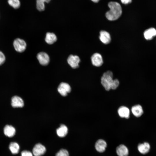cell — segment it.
Here are the masks:
<instances>
[{
  "label": "cell",
  "mask_w": 156,
  "mask_h": 156,
  "mask_svg": "<svg viewBox=\"0 0 156 156\" xmlns=\"http://www.w3.org/2000/svg\"><path fill=\"white\" fill-rule=\"evenodd\" d=\"M110 10L105 14L106 18L109 20L114 21L118 19L121 16L122 9L119 3L114 1H111L108 4Z\"/></svg>",
  "instance_id": "1"
},
{
  "label": "cell",
  "mask_w": 156,
  "mask_h": 156,
  "mask_svg": "<svg viewBox=\"0 0 156 156\" xmlns=\"http://www.w3.org/2000/svg\"><path fill=\"white\" fill-rule=\"evenodd\" d=\"M113 74L110 70L104 73L101 79V83L105 90L109 91L111 89L112 83L113 80Z\"/></svg>",
  "instance_id": "2"
},
{
  "label": "cell",
  "mask_w": 156,
  "mask_h": 156,
  "mask_svg": "<svg viewBox=\"0 0 156 156\" xmlns=\"http://www.w3.org/2000/svg\"><path fill=\"white\" fill-rule=\"evenodd\" d=\"M13 45L15 50L19 52H23L26 47V44L25 41L19 38L14 41Z\"/></svg>",
  "instance_id": "3"
},
{
  "label": "cell",
  "mask_w": 156,
  "mask_h": 156,
  "mask_svg": "<svg viewBox=\"0 0 156 156\" xmlns=\"http://www.w3.org/2000/svg\"><path fill=\"white\" fill-rule=\"evenodd\" d=\"M60 94L63 96H66L71 90L70 86L67 83L62 82L60 84L57 88Z\"/></svg>",
  "instance_id": "4"
},
{
  "label": "cell",
  "mask_w": 156,
  "mask_h": 156,
  "mask_svg": "<svg viewBox=\"0 0 156 156\" xmlns=\"http://www.w3.org/2000/svg\"><path fill=\"white\" fill-rule=\"evenodd\" d=\"M37 57L40 63L43 66H46L49 63L50 59L49 56L45 52H41L38 53Z\"/></svg>",
  "instance_id": "5"
},
{
  "label": "cell",
  "mask_w": 156,
  "mask_h": 156,
  "mask_svg": "<svg viewBox=\"0 0 156 156\" xmlns=\"http://www.w3.org/2000/svg\"><path fill=\"white\" fill-rule=\"evenodd\" d=\"M80 61L78 56L72 55H70L67 59L68 63L73 68H77L79 67V64Z\"/></svg>",
  "instance_id": "6"
},
{
  "label": "cell",
  "mask_w": 156,
  "mask_h": 156,
  "mask_svg": "<svg viewBox=\"0 0 156 156\" xmlns=\"http://www.w3.org/2000/svg\"><path fill=\"white\" fill-rule=\"evenodd\" d=\"M92 64L96 67L101 66L103 63V60L101 55L98 53H95L91 57Z\"/></svg>",
  "instance_id": "7"
},
{
  "label": "cell",
  "mask_w": 156,
  "mask_h": 156,
  "mask_svg": "<svg viewBox=\"0 0 156 156\" xmlns=\"http://www.w3.org/2000/svg\"><path fill=\"white\" fill-rule=\"evenodd\" d=\"M45 147L40 143L36 144L33 149V153L35 156H41L45 153Z\"/></svg>",
  "instance_id": "8"
},
{
  "label": "cell",
  "mask_w": 156,
  "mask_h": 156,
  "mask_svg": "<svg viewBox=\"0 0 156 156\" xmlns=\"http://www.w3.org/2000/svg\"><path fill=\"white\" fill-rule=\"evenodd\" d=\"M11 104L12 106L14 108L22 107L24 105V102L21 97L15 96L12 98Z\"/></svg>",
  "instance_id": "9"
},
{
  "label": "cell",
  "mask_w": 156,
  "mask_h": 156,
  "mask_svg": "<svg viewBox=\"0 0 156 156\" xmlns=\"http://www.w3.org/2000/svg\"><path fill=\"white\" fill-rule=\"evenodd\" d=\"M99 38L101 41L105 44H108L111 41L110 34L108 32L104 30L100 31Z\"/></svg>",
  "instance_id": "10"
},
{
  "label": "cell",
  "mask_w": 156,
  "mask_h": 156,
  "mask_svg": "<svg viewBox=\"0 0 156 156\" xmlns=\"http://www.w3.org/2000/svg\"><path fill=\"white\" fill-rule=\"evenodd\" d=\"M118 112L119 116L122 118L128 119L129 118L130 111L129 109L125 106H122L118 109Z\"/></svg>",
  "instance_id": "11"
},
{
  "label": "cell",
  "mask_w": 156,
  "mask_h": 156,
  "mask_svg": "<svg viewBox=\"0 0 156 156\" xmlns=\"http://www.w3.org/2000/svg\"><path fill=\"white\" fill-rule=\"evenodd\" d=\"M131 111L133 115L136 117L141 116L144 113L142 107L139 104L133 106L131 108Z\"/></svg>",
  "instance_id": "12"
},
{
  "label": "cell",
  "mask_w": 156,
  "mask_h": 156,
  "mask_svg": "<svg viewBox=\"0 0 156 156\" xmlns=\"http://www.w3.org/2000/svg\"><path fill=\"white\" fill-rule=\"evenodd\" d=\"M144 38L147 40H150L156 36V30L153 27L146 29L144 33Z\"/></svg>",
  "instance_id": "13"
},
{
  "label": "cell",
  "mask_w": 156,
  "mask_h": 156,
  "mask_svg": "<svg viewBox=\"0 0 156 156\" xmlns=\"http://www.w3.org/2000/svg\"><path fill=\"white\" fill-rule=\"evenodd\" d=\"M107 147L106 142L102 139L98 140L95 144V148L97 151L100 153L104 152Z\"/></svg>",
  "instance_id": "14"
},
{
  "label": "cell",
  "mask_w": 156,
  "mask_h": 156,
  "mask_svg": "<svg viewBox=\"0 0 156 156\" xmlns=\"http://www.w3.org/2000/svg\"><path fill=\"white\" fill-rule=\"evenodd\" d=\"M138 149L141 153L145 154L149 152L150 149V146L148 142H144L139 144L138 146Z\"/></svg>",
  "instance_id": "15"
},
{
  "label": "cell",
  "mask_w": 156,
  "mask_h": 156,
  "mask_svg": "<svg viewBox=\"0 0 156 156\" xmlns=\"http://www.w3.org/2000/svg\"><path fill=\"white\" fill-rule=\"evenodd\" d=\"M3 131L4 134L6 136L11 138L15 135L16 129L12 126L7 125L4 128Z\"/></svg>",
  "instance_id": "16"
},
{
  "label": "cell",
  "mask_w": 156,
  "mask_h": 156,
  "mask_svg": "<svg viewBox=\"0 0 156 156\" xmlns=\"http://www.w3.org/2000/svg\"><path fill=\"white\" fill-rule=\"evenodd\" d=\"M116 150L118 156H127L129 154L127 148L123 144H121L117 146Z\"/></svg>",
  "instance_id": "17"
},
{
  "label": "cell",
  "mask_w": 156,
  "mask_h": 156,
  "mask_svg": "<svg viewBox=\"0 0 156 156\" xmlns=\"http://www.w3.org/2000/svg\"><path fill=\"white\" fill-rule=\"evenodd\" d=\"M57 40L56 35L53 33L47 32L46 34L45 41L48 44H51L55 43Z\"/></svg>",
  "instance_id": "18"
},
{
  "label": "cell",
  "mask_w": 156,
  "mask_h": 156,
  "mask_svg": "<svg viewBox=\"0 0 156 156\" xmlns=\"http://www.w3.org/2000/svg\"><path fill=\"white\" fill-rule=\"evenodd\" d=\"M68 131V129L67 127L64 125L62 124L57 129L56 132L59 137L62 138L66 135Z\"/></svg>",
  "instance_id": "19"
},
{
  "label": "cell",
  "mask_w": 156,
  "mask_h": 156,
  "mask_svg": "<svg viewBox=\"0 0 156 156\" xmlns=\"http://www.w3.org/2000/svg\"><path fill=\"white\" fill-rule=\"evenodd\" d=\"M51 0H36V7L37 9L40 11L44 10L45 3H49Z\"/></svg>",
  "instance_id": "20"
},
{
  "label": "cell",
  "mask_w": 156,
  "mask_h": 156,
  "mask_svg": "<svg viewBox=\"0 0 156 156\" xmlns=\"http://www.w3.org/2000/svg\"><path fill=\"white\" fill-rule=\"evenodd\" d=\"M9 148L11 152L14 154H17L19 151L20 147L16 142H11L9 145Z\"/></svg>",
  "instance_id": "21"
},
{
  "label": "cell",
  "mask_w": 156,
  "mask_h": 156,
  "mask_svg": "<svg viewBox=\"0 0 156 156\" xmlns=\"http://www.w3.org/2000/svg\"><path fill=\"white\" fill-rule=\"evenodd\" d=\"M9 4L15 9L19 8L20 3L19 0H8Z\"/></svg>",
  "instance_id": "22"
},
{
  "label": "cell",
  "mask_w": 156,
  "mask_h": 156,
  "mask_svg": "<svg viewBox=\"0 0 156 156\" xmlns=\"http://www.w3.org/2000/svg\"><path fill=\"white\" fill-rule=\"evenodd\" d=\"M56 156H69V155L67 150L62 149L56 153Z\"/></svg>",
  "instance_id": "23"
},
{
  "label": "cell",
  "mask_w": 156,
  "mask_h": 156,
  "mask_svg": "<svg viewBox=\"0 0 156 156\" xmlns=\"http://www.w3.org/2000/svg\"><path fill=\"white\" fill-rule=\"evenodd\" d=\"M119 85V82L118 79H113L112 83L111 89L115 90L118 86Z\"/></svg>",
  "instance_id": "24"
},
{
  "label": "cell",
  "mask_w": 156,
  "mask_h": 156,
  "mask_svg": "<svg viewBox=\"0 0 156 156\" xmlns=\"http://www.w3.org/2000/svg\"><path fill=\"white\" fill-rule=\"evenodd\" d=\"M21 156H33V155L30 151L25 150L22 152Z\"/></svg>",
  "instance_id": "25"
},
{
  "label": "cell",
  "mask_w": 156,
  "mask_h": 156,
  "mask_svg": "<svg viewBox=\"0 0 156 156\" xmlns=\"http://www.w3.org/2000/svg\"><path fill=\"white\" fill-rule=\"evenodd\" d=\"M5 60V57L3 53L0 51V65L3 64Z\"/></svg>",
  "instance_id": "26"
},
{
  "label": "cell",
  "mask_w": 156,
  "mask_h": 156,
  "mask_svg": "<svg viewBox=\"0 0 156 156\" xmlns=\"http://www.w3.org/2000/svg\"><path fill=\"white\" fill-rule=\"evenodd\" d=\"M121 2L124 4H127L131 3L132 0H120Z\"/></svg>",
  "instance_id": "27"
},
{
  "label": "cell",
  "mask_w": 156,
  "mask_h": 156,
  "mask_svg": "<svg viewBox=\"0 0 156 156\" xmlns=\"http://www.w3.org/2000/svg\"><path fill=\"white\" fill-rule=\"evenodd\" d=\"M92 1L95 3H97L100 0H91Z\"/></svg>",
  "instance_id": "28"
}]
</instances>
